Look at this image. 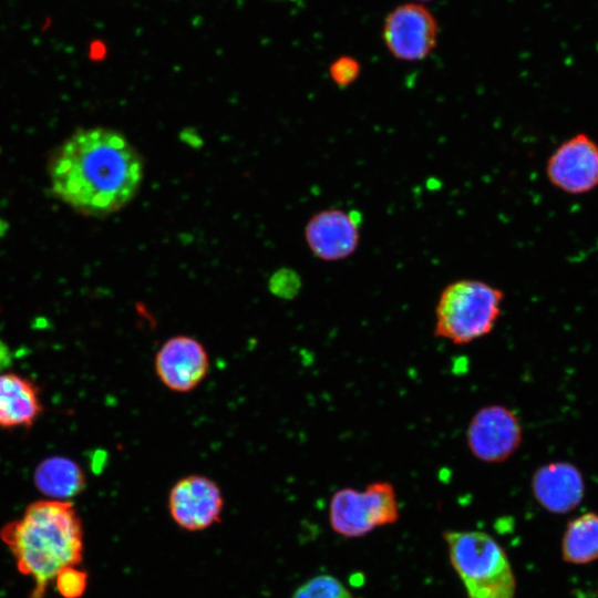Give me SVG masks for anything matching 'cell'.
Returning a JSON list of instances; mask_svg holds the SVG:
<instances>
[{"instance_id":"cell-1","label":"cell","mask_w":598,"mask_h":598,"mask_svg":"<svg viewBox=\"0 0 598 598\" xmlns=\"http://www.w3.org/2000/svg\"><path fill=\"white\" fill-rule=\"evenodd\" d=\"M53 195L78 213L103 217L125 207L137 194L144 164L118 131H75L51 155L47 166Z\"/></svg>"},{"instance_id":"cell-2","label":"cell","mask_w":598,"mask_h":598,"mask_svg":"<svg viewBox=\"0 0 598 598\" xmlns=\"http://www.w3.org/2000/svg\"><path fill=\"white\" fill-rule=\"evenodd\" d=\"M20 573L34 581L30 598H42L56 574L83 555L80 517L70 502L39 501L0 530Z\"/></svg>"},{"instance_id":"cell-3","label":"cell","mask_w":598,"mask_h":598,"mask_svg":"<svg viewBox=\"0 0 598 598\" xmlns=\"http://www.w3.org/2000/svg\"><path fill=\"white\" fill-rule=\"evenodd\" d=\"M443 538L467 598H515L514 570L494 537L480 530H445Z\"/></svg>"},{"instance_id":"cell-4","label":"cell","mask_w":598,"mask_h":598,"mask_svg":"<svg viewBox=\"0 0 598 598\" xmlns=\"http://www.w3.org/2000/svg\"><path fill=\"white\" fill-rule=\"evenodd\" d=\"M503 300L504 292L486 281L450 282L436 302L434 336L457 346L487 336L501 317Z\"/></svg>"},{"instance_id":"cell-5","label":"cell","mask_w":598,"mask_h":598,"mask_svg":"<svg viewBox=\"0 0 598 598\" xmlns=\"http://www.w3.org/2000/svg\"><path fill=\"white\" fill-rule=\"evenodd\" d=\"M399 517V501L391 482H372L363 489L343 487L330 499V526L347 538L365 536L378 527L396 523Z\"/></svg>"},{"instance_id":"cell-6","label":"cell","mask_w":598,"mask_h":598,"mask_svg":"<svg viewBox=\"0 0 598 598\" xmlns=\"http://www.w3.org/2000/svg\"><path fill=\"white\" fill-rule=\"evenodd\" d=\"M465 436L475 458L496 464L507 461L519 448L523 427L513 410L502 404H489L473 414Z\"/></svg>"},{"instance_id":"cell-7","label":"cell","mask_w":598,"mask_h":598,"mask_svg":"<svg viewBox=\"0 0 598 598\" xmlns=\"http://www.w3.org/2000/svg\"><path fill=\"white\" fill-rule=\"evenodd\" d=\"M439 25L432 12L419 2L398 6L385 18L383 42L398 60L425 59L436 47Z\"/></svg>"},{"instance_id":"cell-8","label":"cell","mask_w":598,"mask_h":598,"mask_svg":"<svg viewBox=\"0 0 598 598\" xmlns=\"http://www.w3.org/2000/svg\"><path fill=\"white\" fill-rule=\"evenodd\" d=\"M546 175L559 190L580 195L598 187V143L578 133L559 144L546 163Z\"/></svg>"},{"instance_id":"cell-9","label":"cell","mask_w":598,"mask_h":598,"mask_svg":"<svg viewBox=\"0 0 598 598\" xmlns=\"http://www.w3.org/2000/svg\"><path fill=\"white\" fill-rule=\"evenodd\" d=\"M154 369L168 390L187 393L196 389L209 371V355L197 339L178 334L167 339L157 350Z\"/></svg>"},{"instance_id":"cell-10","label":"cell","mask_w":598,"mask_h":598,"mask_svg":"<svg viewBox=\"0 0 598 598\" xmlns=\"http://www.w3.org/2000/svg\"><path fill=\"white\" fill-rule=\"evenodd\" d=\"M223 506L219 486L204 475L192 474L178 480L168 495L172 518L187 530L205 529L218 522Z\"/></svg>"},{"instance_id":"cell-11","label":"cell","mask_w":598,"mask_h":598,"mask_svg":"<svg viewBox=\"0 0 598 598\" xmlns=\"http://www.w3.org/2000/svg\"><path fill=\"white\" fill-rule=\"evenodd\" d=\"M361 216L340 208L323 209L306 224L310 251L323 261H339L355 252L360 243Z\"/></svg>"},{"instance_id":"cell-12","label":"cell","mask_w":598,"mask_h":598,"mask_svg":"<svg viewBox=\"0 0 598 598\" xmlns=\"http://www.w3.org/2000/svg\"><path fill=\"white\" fill-rule=\"evenodd\" d=\"M536 502L553 514H567L579 506L585 496L580 470L569 462H550L539 466L532 477Z\"/></svg>"},{"instance_id":"cell-13","label":"cell","mask_w":598,"mask_h":598,"mask_svg":"<svg viewBox=\"0 0 598 598\" xmlns=\"http://www.w3.org/2000/svg\"><path fill=\"white\" fill-rule=\"evenodd\" d=\"M37 386L16 373L0 374V427L30 426L41 414Z\"/></svg>"},{"instance_id":"cell-14","label":"cell","mask_w":598,"mask_h":598,"mask_svg":"<svg viewBox=\"0 0 598 598\" xmlns=\"http://www.w3.org/2000/svg\"><path fill=\"white\" fill-rule=\"evenodd\" d=\"M34 482L43 494L60 501L79 494L84 488L85 476L74 461L53 456L38 465Z\"/></svg>"},{"instance_id":"cell-15","label":"cell","mask_w":598,"mask_h":598,"mask_svg":"<svg viewBox=\"0 0 598 598\" xmlns=\"http://www.w3.org/2000/svg\"><path fill=\"white\" fill-rule=\"evenodd\" d=\"M563 560L586 565L598 560V514L584 513L570 519L561 538Z\"/></svg>"},{"instance_id":"cell-16","label":"cell","mask_w":598,"mask_h":598,"mask_svg":"<svg viewBox=\"0 0 598 598\" xmlns=\"http://www.w3.org/2000/svg\"><path fill=\"white\" fill-rule=\"evenodd\" d=\"M292 598H354V596L338 578L318 575L303 582Z\"/></svg>"},{"instance_id":"cell-17","label":"cell","mask_w":598,"mask_h":598,"mask_svg":"<svg viewBox=\"0 0 598 598\" xmlns=\"http://www.w3.org/2000/svg\"><path fill=\"white\" fill-rule=\"evenodd\" d=\"M86 574L70 566L61 569L55 576V585L64 598H79L86 587Z\"/></svg>"},{"instance_id":"cell-18","label":"cell","mask_w":598,"mask_h":598,"mask_svg":"<svg viewBox=\"0 0 598 598\" xmlns=\"http://www.w3.org/2000/svg\"><path fill=\"white\" fill-rule=\"evenodd\" d=\"M360 63L352 56H340L329 68L331 79L340 86L352 84L360 75Z\"/></svg>"},{"instance_id":"cell-19","label":"cell","mask_w":598,"mask_h":598,"mask_svg":"<svg viewBox=\"0 0 598 598\" xmlns=\"http://www.w3.org/2000/svg\"><path fill=\"white\" fill-rule=\"evenodd\" d=\"M416 1H430V0H416Z\"/></svg>"}]
</instances>
